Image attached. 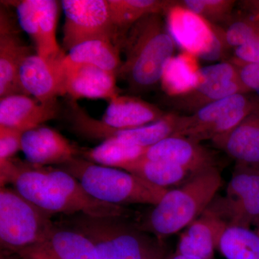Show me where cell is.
Wrapping results in <instances>:
<instances>
[{
  "instance_id": "obj_1",
  "label": "cell",
  "mask_w": 259,
  "mask_h": 259,
  "mask_svg": "<svg viewBox=\"0 0 259 259\" xmlns=\"http://www.w3.org/2000/svg\"><path fill=\"white\" fill-rule=\"evenodd\" d=\"M1 187L10 183L30 202L51 214H83L93 217L128 218L125 206L98 200L81 183L61 168L37 166L13 158L0 161Z\"/></svg>"
},
{
  "instance_id": "obj_2",
  "label": "cell",
  "mask_w": 259,
  "mask_h": 259,
  "mask_svg": "<svg viewBox=\"0 0 259 259\" xmlns=\"http://www.w3.org/2000/svg\"><path fill=\"white\" fill-rule=\"evenodd\" d=\"M125 59L117 76L135 90H145L161 81L165 66L175 51L161 14L146 15L134 23L122 38Z\"/></svg>"
},
{
  "instance_id": "obj_3",
  "label": "cell",
  "mask_w": 259,
  "mask_h": 259,
  "mask_svg": "<svg viewBox=\"0 0 259 259\" xmlns=\"http://www.w3.org/2000/svg\"><path fill=\"white\" fill-rule=\"evenodd\" d=\"M62 225L88 238L98 259L166 258L161 238L149 234L128 218L76 214L64 218Z\"/></svg>"
},
{
  "instance_id": "obj_4",
  "label": "cell",
  "mask_w": 259,
  "mask_h": 259,
  "mask_svg": "<svg viewBox=\"0 0 259 259\" xmlns=\"http://www.w3.org/2000/svg\"><path fill=\"white\" fill-rule=\"evenodd\" d=\"M221 185L216 166L194 174L180 187L168 190L139 228L161 239L185 230L210 205Z\"/></svg>"
},
{
  "instance_id": "obj_5",
  "label": "cell",
  "mask_w": 259,
  "mask_h": 259,
  "mask_svg": "<svg viewBox=\"0 0 259 259\" xmlns=\"http://www.w3.org/2000/svg\"><path fill=\"white\" fill-rule=\"evenodd\" d=\"M59 168L79 181L90 195L107 203L156 205L168 189L158 187L120 168L75 158Z\"/></svg>"
},
{
  "instance_id": "obj_6",
  "label": "cell",
  "mask_w": 259,
  "mask_h": 259,
  "mask_svg": "<svg viewBox=\"0 0 259 259\" xmlns=\"http://www.w3.org/2000/svg\"><path fill=\"white\" fill-rule=\"evenodd\" d=\"M53 214L30 202L15 189L0 190V242L2 248L18 253L45 240L56 224Z\"/></svg>"
},
{
  "instance_id": "obj_7",
  "label": "cell",
  "mask_w": 259,
  "mask_h": 259,
  "mask_svg": "<svg viewBox=\"0 0 259 259\" xmlns=\"http://www.w3.org/2000/svg\"><path fill=\"white\" fill-rule=\"evenodd\" d=\"M250 94L232 95L191 115H181L175 136L200 143L228 134L248 115L259 112V97Z\"/></svg>"
},
{
  "instance_id": "obj_8",
  "label": "cell",
  "mask_w": 259,
  "mask_h": 259,
  "mask_svg": "<svg viewBox=\"0 0 259 259\" xmlns=\"http://www.w3.org/2000/svg\"><path fill=\"white\" fill-rule=\"evenodd\" d=\"M168 32L183 51L208 61H228L231 48L226 41L225 28L213 25L177 4L167 10Z\"/></svg>"
},
{
  "instance_id": "obj_9",
  "label": "cell",
  "mask_w": 259,
  "mask_h": 259,
  "mask_svg": "<svg viewBox=\"0 0 259 259\" xmlns=\"http://www.w3.org/2000/svg\"><path fill=\"white\" fill-rule=\"evenodd\" d=\"M65 15L63 46L71 50L93 39H110L120 47L123 36L111 18L107 0H63Z\"/></svg>"
},
{
  "instance_id": "obj_10",
  "label": "cell",
  "mask_w": 259,
  "mask_h": 259,
  "mask_svg": "<svg viewBox=\"0 0 259 259\" xmlns=\"http://www.w3.org/2000/svg\"><path fill=\"white\" fill-rule=\"evenodd\" d=\"M248 93H251L242 81L239 67L231 61H223L201 68L195 88L170 101L176 111L188 115L226 97Z\"/></svg>"
},
{
  "instance_id": "obj_11",
  "label": "cell",
  "mask_w": 259,
  "mask_h": 259,
  "mask_svg": "<svg viewBox=\"0 0 259 259\" xmlns=\"http://www.w3.org/2000/svg\"><path fill=\"white\" fill-rule=\"evenodd\" d=\"M209 208L228 226L245 227L259 221V170L237 166L226 195L215 197Z\"/></svg>"
},
{
  "instance_id": "obj_12",
  "label": "cell",
  "mask_w": 259,
  "mask_h": 259,
  "mask_svg": "<svg viewBox=\"0 0 259 259\" xmlns=\"http://www.w3.org/2000/svg\"><path fill=\"white\" fill-rule=\"evenodd\" d=\"M62 59L49 60L37 54L25 58L19 71L23 95L45 104L56 103L58 97L66 95Z\"/></svg>"
},
{
  "instance_id": "obj_13",
  "label": "cell",
  "mask_w": 259,
  "mask_h": 259,
  "mask_svg": "<svg viewBox=\"0 0 259 259\" xmlns=\"http://www.w3.org/2000/svg\"><path fill=\"white\" fill-rule=\"evenodd\" d=\"M180 117L181 115L177 112H169L152 123L130 129L112 128L100 120L91 118L87 122L85 133L89 139L104 141L116 139L125 144L148 148L162 140L175 136Z\"/></svg>"
},
{
  "instance_id": "obj_14",
  "label": "cell",
  "mask_w": 259,
  "mask_h": 259,
  "mask_svg": "<svg viewBox=\"0 0 259 259\" xmlns=\"http://www.w3.org/2000/svg\"><path fill=\"white\" fill-rule=\"evenodd\" d=\"M27 161L37 166L61 165L77 157L81 151L56 130L38 126L23 133L22 148Z\"/></svg>"
},
{
  "instance_id": "obj_15",
  "label": "cell",
  "mask_w": 259,
  "mask_h": 259,
  "mask_svg": "<svg viewBox=\"0 0 259 259\" xmlns=\"http://www.w3.org/2000/svg\"><path fill=\"white\" fill-rule=\"evenodd\" d=\"M17 253L23 259H98L88 238L79 232L58 225L45 240Z\"/></svg>"
},
{
  "instance_id": "obj_16",
  "label": "cell",
  "mask_w": 259,
  "mask_h": 259,
  "mask_svg": "<svg viewBox=\"0 0 259 259\" xmlns=\"http://www.w3.org/2000/svg\"><path fill=\"white\" fill-rule=\"evenodd\" d=\"M62 63L65 94L76 101L81 98L111 100L120 95L116 83L117 75L110 71L84 64Z\"/></svg>"
},
{
  "instance_id": "obj_17",
  "label": "cell",
  "mask_w": 259,
  "mask_h": 259,
  "mask_svg": "<svg viewBox=\"0 0 259 259\" xmlns=\"http://www.w3.org/2000/svg\"><path fill=\"white\" fill-rule=\"evenodd\" d=\"M143 157L163 161L185 168L192 175L216 166L210 151L200 143L179 136H171L147 148Z\"/></svg>"
},
{
  "instance_id": "obj_18",
  "label": "cell",
  "mask_w": 259,
  "mask_h": 259,
  "mask_svg": "<svg viewBox=\"0 0 259 259\" xmlns=\"http://www.w3.org/2000/svg\"><path fill=\"white\" fill-rule=\"evenodd\" d=\"M10 19L1 10L0 15V99L23 95L19 84V71L25 58L32 54Z\"/></svg>"
},
{
  "instance_id": "obj_19",
  "label": "cell",
  "mask_w": 259,
  "mask_h": 259,
  "mask_svg": "<svg viewBox=\"0 0 259 259\" xmlns=\"http://www.w3.org/2000/svg\"><path fill=\"white\" fill-rule=\"evenodd\" d=\"M228 223L207 207L181 233L176 253L213 259Z\"/></svg>"
},
{
  "instance_id": "obj_20",
  "label": "cell",
  "mask_w": 259,
  "mask_h": 259,
  "mask_svg": "<svg viewBox=\"0 0 259 259\" xmlns=\"http://www.w3.org/2000/svg\"><path fill=\"white\" fill-rule=\"evenodd\" d=\"M59 115L56 103L45 104L25 95L0 99V127L25 132L54 120Z\"/></svg>"
},
{
  "instance_id": "obj_21",
  "label": "cell",
  "mask_w": 259,
  "mask_h": 259,
  "mask_svg": "<svg viewBox=\"0 0 259 259\" xmlns=\"http://www.w3.org/2000/svg\"><path fill=\"white\" fill-rule=\"evenodd\" d=\"M238 166L259 170V112L248 115L231 132L212 140Z\"/></svg>"
},
{
  "instance_id": "obj_22",
  "label": "cell",
  "mask_w": 259,
  "mask_h": 259,
  "mask_svg": "<svg viewBox=\"0 0 259 259\" xmlns=\"http://www.w3.org/2000/svg\"><path fill=\"white\" fill-rule=\"evenodd\" d=\"M166 112L139 97L118 96L109 101L101 120L115 129H130L156 122Z\"/></svg>"
},
{
  "instance_id": "obj_23",
  "label": "cell",
  "mask_w": 259,
  "mask_h": 259,
  "mask_svg": "<svg viewBox=\"0 0 259 259\" xmlns=\"http://www.w3.org/2000/svg\"><path fill=\"white\" fill-rule=\"evenodd\" d=\"M120 51V46L110 39H93L73 47L62 62L90 65L117 75L122 64Z\"/></svg>"
},
{
  "instance_id": "obj_24",
  "label": "cell",
  "mask_w": 259,
  "mask_h": 259,
  "mask_svg": "<svg viewBox=\"0 0 259 259\" xmlns=\"http://www.w3.org/2000/svg\"><path fill=\"white\" fill-rule=\"evenodd\" d=\"M199 67L197 58L182 51L167 62L161 79L162 89L170 98L190 93L198 83Z\"/></svg>"
},
{
  "instance_id": "obj_25",
  "label": "cell",
  "mask_w": 259,
  "mask_h": 259,
  "mask_svg": "<svg viewBox=\"0 0 259 259\" xmlns=\"http://www.w3.org/2000/svg\"><path fill=\"white\" fill-rule=\"evenodd\" d=\"M112 23L124 32L141 18L151 14H166L172 0H107Z\"/></svg>"
},
{
  "instance_id": "obj_26",
  "label": "cell",
  "mask_w": 259,
  "mask_h": 259,
  "mask_svg": "<svg viewBox=\"0 0 259 259\" xmlns=\"http://www.w3.org/2000/svg\"><path fill=\"white\" fill-rule=\"evenodd\" d=\"M121 169L166 189L169 186L184 183L193 175L185 168L169 162L148 159L144 157L128 163Z\"/></svg>"
},
{
  "instance_id": "obj_27",
  "label": "cell",
  "mask_w": 259,
  "mask_h": 259,
  "mask_svg": "<svg viewBox=\"0 0 259 259\" xmlns=\"http://www.w3.org/2000/svg\"><path fill=\"white\" fill-rule=\"evenodd\" d=\"M147 148L108 139L93 149L82 152L85 159L102 166L122 168L144 156Z\"/></svg>"
},
{
  "instance_id": "obj_28",
  "label": "cell",
  "mask_w": 259,
  "mask_h": 259,
  "mask_svg": "<svg viewBox=\"0 0 259 259\" xmlns=\"http://www.w3.org/2000/svg\"><path fill=\"white\" fill-rule=\"evenodd\" d=\"M59 5L54 0H41L38 19V38L35 47L37 54L49 60L64 57L56 39Z\"/></svg>"
},
{
  "instance_id": "obj_29",
  "label": "cell",
  "mask_w": 259,
  "mask_h": 259,
  "mask_svg": "<svg viewBox=\"0 0 259 259\" xmlns=\"http://www.w3.org/2000/svg\"><path fill=\"white\" fill-rule=\"evenodd\" d=\"M218 248L226 259H259V235L245 227L228 226Z\"/></svg>"
},
{
  "instance_id": "obj_30",
  "label": "cell",
  "mask_w": 259,
  "mask_h": 259,
  "mask_svg": "<svg viewBox=\"0 0 259 259\" xmlns=\"http://www.w3.org/2000/svg\"><path fill=\"white\" fill-rule=\"evenodd\" d=\"M177 4L213 25L228 24L233 16L237 4L233 0H180Z\"/></svg>"
},
{
  "instance_id": "obj_31",
  "label": "cell",
  "mask_w": 259,
  "mask_h": 259,
  "mask_svg": "<svg viewBox=\"0 0 259 259\" xmlns=\"http://www.w3.org/2000/svg\"><path fill=\"white\" fill-rule=\"evenodd\" d=\"M227 25L226 41L231 49L241 47L259 34V18L245 13L233 15Z\"/></svg>"
},
{
  "instance_id": "obj_32",
  "label": "cell",
  "mask_w": 259,
  "mask_h": 259,
  "mask_svg": "<svg viewBox=\"0 0 259 259\" xmlns=\"http://www.w3.org/2000/svg\"><path fill=\"white\" fill-rule=\"evenodd\" d=\"M41 0L9 2L15 6L20 26L36 44L38 38V19Z\"/></svg>"
},
{
  "instance_id": "obj_33",
  "label": "cell",
  "mask_w": 259,
  "mask_h": 259,
  "mask_svg": "<svg viewBox=\"0 0 259 259\" xmlns=\"http://www.w3.org/2000/svg\"><path fill=\"white\" fill-rule=\"evenodd\" d=\"M23 134L18 130L0 127V161L10 159L21 150Z\"/></svg>"
},
{
  "instance_id": "obj_34",
  "label": "cell",
  "mask_w": 259,
  "mask_h": 259,
  "mask_svg": "<svg viewBox=\"0 0 259 259\" xmlns=\"http://www.w3.org/2000/svg\"><path fill=\"white\" fill-rule=\"evenodd\" d=\"M229 61L238 66L259 64V34L241 47L233 49Z\"/></svg>"
},
{
  "instance_id": "obj_35",
  "label": "cell",
  "mask_w": 259,
  "mask_h": 259,
  "mask_svg": "<svg viewBox=\"0 0 259 259\" xmlns=\"http://www.w3.org/2000/svg\"><path fill=\"white\" fill-rule=\"evenodd\" d=\"M239 67L242 81L250 93L259 97V64H248Z\"/></svg>"
},
{
  "instance_id": "obj_36",
  "label": "cell",
  "mask_w": 259,
  "mask_h": 259,
  "mask_svg": "<svg viewBox=\"0 0 259 259\" xmlns=\"http://www.w3.org/2000/svg\"><path fill=\"white\" fill-rule=\"evenodd\" d=\"M237 5L247 14L259 18V0H241Z\"/></svg>"
},
{
  "instance_id": "obj_37",
  "label": "cell",
  "mask_w": 259,
  "mask_h": 259,
  "mask_svg": "<svg viewBox=\"0 0 259 259\" xmlns=\"http://www.w3.org/2000/svg\"><path fill=\"white\" fill-rule=\"evenodd\" d=\"M166 259H203L199 258V257L192 256V255H187L178 254V253H175V254L171 255L168 257V258Z\"/></svg>"
},
{
  "instance_id": "obj_38",
  "label": "cell",
  "mask_w": 259,
  "mask_h": 259,
  "mask_svg": "<svg viewBox=\"0 0 259 259\" xmlns=\"http://www.w3.org/2000/svg\"><path fill=\"white\" fill-rule=\"evenodd\" d=\"M258 234L259 235V228H258Z\"/></svg>"
},
{
  "instance_id": "obj_39",
  "label": "cell",
  "mask_w": 259,
  "mask_h": 259,
  "mask_svg": "<svg viewBox=\"0 0 259 259\" xmlns=\"http://www.w3.org/2000/svg\"><path fill=\"white\" fill-rule=\"evenodd\" d=\"M20 259H23V258H20Z\"/></svg>"
}]
</instances>
